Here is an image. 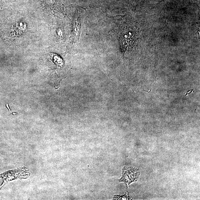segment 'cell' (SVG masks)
I'll return each instance as SVG.
<instances>
[{
  "label": "cell",
  "mask_w": 200,
  "mask_h": 200,
  "mask_svg": "<svg viewBox=\"0 0 200 200\" xmlns=\"http://www.w3.org/2000/svg\"><path fill=\"white\" fill-rule=\"evenodd\" d=\"M140 171L139 169L132 167H124L123 169L122 177L119 180L124 182L128 185L132 182L137 181L140 175Z\"/></svg>",
  "instance_id": "obj_1"
},
{
  "label": "cell",
  "mask_w": 200,
  "mask_h": 200,
  "mask_svg": "<svg viewBox=\"0 0 200 200\" xmlns=\"http://www.w3.org/2000/svg\"><path fill=\"white\" fill-rule=\"evenodd\" d=\"M3 185H2V186H3ZM2 186H1V187H0V189H1V187H2Z\"/></svg>",
  "instance_id": "obj_2"
}]
</instances>
